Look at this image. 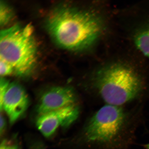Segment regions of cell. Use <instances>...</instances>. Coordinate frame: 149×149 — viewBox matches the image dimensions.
I'll list each match as a JSON object with an SVG mask.
<instances>
[{
	"label": "cell",
	"instance_id": "6da1fadb",
	"mask_svg": "<svg viewBox=\"0 0 149 149\" xmlns=\"http://www.w3.org/2000/svg\"><path fill=\"white\" fill-rule=\"evenodd\" d=\"M136 109L104 105L86 120L74 144L81 149H130L135 139Z\"/></svg>",
	"mask_w": 149,
	"mask_h": 149
},
{
	"label": "cell",
	"instance_id": "7a4b0ae2",
	"mask_svg": "<svg viewBox=\"0 0 149 149\" xmlns=\"http://www.w3.org/2000/svg\"><path fill=\"white\" fill-rule=\"evenodd\" d=\"M46 25L56 43L73 51L90 47L102 29L101 20L96 15L67 5L53 9L47 17Z\"/></svg>",
	"mask_w": 149,
	"mask_h": 149
},
{
	"label": "cell",
	"instance_id": "3957f363",
	"mask_svg": "<svg viewBox=\"0 0 149 149\" xmlns=\"http://www.w3.org/2000/svg\"><path fill=\"white\" fill-rule=\"evenodd\" d=\"M82 87L86 94L105 105L126 107L140 97L145 86L133 68L121 64L104 67L93 73Z\"/></svg>",
	"mask_w": 149,
	"mask_h": 149
},
{
	"label": "cell",
	"instance_id": "277c9868",
	"mask_svg": "<svg viewBox=\"0 0 149 149\" xmlns=\"http://www.w3.org/2000/svg\"><path fill=\"white\" fill-rule=\"evenodd\" d=\"M37 47L33 26L16 24L0 33V59L10 65L17 75L32 72L37 61Z\"/></svg>",
	"mask_w": 149,
	"mask_h": 149
},
{
	"label": "cell",
	"instance_id": "5b68a950",
	"mask_svg": "<svg viewBox=\"0 0 149 149\" xmlns=\"http://www.w3.org/2000/svg\"><path fill=\"white\" fill-rule=\"evenodd\" d=\"M80 104L68 106L39 115L36 126L42 135L49 138L59 127L67 128L73 124L79 116Z\"/></svg>",
	"mask_w": 149,
	"mask_h": 149
},
{
	"label": "cell",
	"instance_id": "8992f818",
	"mask_svg": "<svg viewBox=\"0 0 149 149\" xmlns=\"http://www.w3.org/2000/svg\"><path fill=\"white\" fill-rule=\"evenodd\" d=\"M79 96L75 89L70 86H56L43 93L37 107L39 115L80 104Z\"/></svg>",
	"mask_w": 149,
	"mask_h": 149
},
{
	"label": "cell",
	"instance_id": "52a82bcc",
	"mask_svg": "<svg viewBox=\"0 0 149 149\" xmlns=\"http://www.w3.org/2000/svg\"><path fill=\"white\" fill-rule=\"evenodd\" d=\"M29 102L24 87L18 83H10L3 98L1 111L3 109L10 124H13L27 111Z\"/></svg>",
	"mask_w": 149,
	"mask_h": 149
},
{
	"label": "cell",
	"instance_id": "ba28073f",
	"mask_svg": "<svg viewBox=\"0 0 149 149\" xmlns=\"http://www.w3.org/2000/svg\"><path fill=\"white\" fill-rule=\"evenodd\" d=\"M134 42L138 49L149 59V24L136 33Z\"/></svg>",
	"mask_w": 149,
	"mask_h": 149
},
{
	"label": "cell",
	"instance_id": "9c48e42d",
	"mask_svg": "<svg viewBox=\"0 0 149 149\" xmlns=\"http://www.w3.org/2000/svg\"><path fill=\"white\" fill-rule=\"evenodd\" d=\"M14 16L13 11L10 7L3 1L0 3V25H6L12 19Z\"/></svg>",
	"mask_w": 149,
	"mask_h": 149
},
{
	"label": "cell",
	"instance_id": "30bf717a",
	"mask_svg": "<svg viewBox=\"0 0 149 149\" xmlns=\"http://www.w3.org/2000/svg\"><path fill=\"white\" fill-rule=\"evenodd\" d=\"M14 73L13 69L10 65L0 59V74L3 77Z\"/></svg>",
	"mask_w": 149,
	"mask_h": 149
},
{
	"label": "cell",
	"instance_id": "8fae6325",
	"mask_svg": "<svg viewBox=\"0 0 149 149\" xmlns=\"http://www.w3.org/2000/svg\"><path fill=\"white\" fill-rule=\"evenodd\" d=\"M9 82L4 77H1L0 81V109L1 110L2 107L3 98L8 88Z\"/></svg>",
	"mask_w": 149,
	"mask_h": 149
},
{
	"label": "cell",
	"instance_id": "7c38bea8",
	"mask_svg": "<svg viewBox=\"0 0 149 149\" xmlns=\"http://www.w3.org/2000/svg\"><path fill=\"white\" fill-rule=\"evenodd\" d=\"M19 147L17 143L13 140L5 139L2 141L0 149H18Z\"/></svg>",
	"mask_w": 149,
	"mask_h": 149
},
{
	"label": "cell",
	"instance_id": "4fadbf2b",
	"mask_svg": "<svg viewBox=\"0 0 149 149\" xmlns=\"http://www.w3.org/2000/svg\"><path fill=\"white\" fill-rule=\"evenodd\" d=\"M28 149H46V147L41 141H37L31 143Z\"/></svg>",
	"mask_w": 149,
	"mask_h": 149
},
{
	"label": "cell",
	"instance_id": "5bb4252c",
	"mask_svg": "<svg viewBox=\"0 0 149 149\" xmlns=\"http://www.w3.org/2000/svg\"><path fill=\"white\" fill-rule=\"evenodd\" d=\"M6 127V121L3 115L1 113V126H0V133L1 135L3 134Z\"/></svg>",
	"mask_w": 149,
	"mask_h": 149
},
{
	"label": "cell",
	"instance_id": "9a60e30c",
	"mask_svg": "<svg viewBox=\"0 0 149 149\" xmlns=\"http://www.w3.org/2000/svg\"><path fill=\"white\" fill-rule=\"evenodd\" d=\"M143 146L146 149H149V143L143 145Z\"/></svg>",
	"mask_w": 149,
	"mask_h": 149
},
{
	"label": "cell",
	"instance_id": "2e32d148",
	"mask_svg": "<svg viewBox=\"0 0 149 149\" xmlns=\"http://www.w3.org/2000/svg\"><path fill=\"white\" fill-rule=\"evenodd\" d=\"M18 149H22L21 148H20V147H19V148Z\"/></svg>",
	"mask_w": 149,
	"mask_h": 149
}]
</instances>
